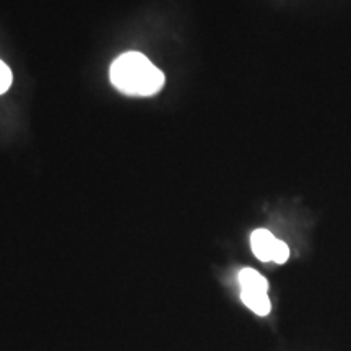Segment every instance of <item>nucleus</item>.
Here are the masks:
<instances>
[{"mask_svg": "<svg viewBox=\"0 0 351 351\" xmlns=\"http://www.w3.org/2000/svg\"><path fill=\"white\" fill-rule=\"evenodd\" d=\"M111 83L121 93L137 98L156 95L165 86V73L140 52H125L111 65Z\"/></svg>", "mask_w": 351, "mask_h": 351, "instance_id": "obj_1", "label": "nucleus"}, {"mask_svg": "<svg viewBox=\"0 0 351 351\" xmlns=\"http://www.w3.org/2000/svg\"><path fill=\"white\" fill-rule=\"evenodd\" d=\"M278 241L280 239H276L269 230H256L251 236L252 252L262 262L274 261Z\"/></svg>", "mask_w": 351, "mask_h": 351, "instance_id": "obj_2", "label": "nucleus"}, {"mask_svg": "<svg viewBox=\"0 0 351 351\" xmlns=\"http://www.w3.org/2000/svg\"><path fill=\"white\" fill-rule=\"evenodd\" d=\"M241 291L249 293H267L269 291V282L254 269H243L239 271Z\"/></svg>", "mask_w": 351, "mask_h": 351, "instance_id": "obj_3", "label": "nucleus"}, {"mask_svg": "<svg viewBox=\"0 0 351 351\" xmlns=\"http://www.w3.org/2000/svg\"><path fill=\"white\" fill-rule=\"evenodd\" d=\"M241 300L252 313L257 315H267L270 313L271 304L267 293H249V291H241Z\"/></svg>", "mask_w": 351, "mask_h": 351, "instance_id": "obj_4", "label": "nucleus"}, {"mask_svg": "<svg viewBox=\"0 0 351 351\" xmlns=\"http://www.w3.org/2000/svg\"><path fill=\"white\" fill-rule=\"evenodd\" d=\"M12 72L10 69H8V65L5 62H2L0 60V95H3L5 91H8V88L12 85Z\"/></svg>", "mask_w": 351, "mask_h": 351, "instance_id": "obj_5", "label": "nucleus"}, {"mask_svg": "<svg viewBox=\"0 0 351 351\" xmlns=\"http://www.w3.org/2000/svg\"><path fill=\"white\" fill-rule=\"evenodd\" d=\"M288 257H289V247L283 243V241H278V245H276V251H275L274 262L285 263V262L288 261Z\"/></svg>", "mask_w": 351, "mask_h": 351, "instance_id": "obj_6", "label": "nucleus"}]
</instances>
